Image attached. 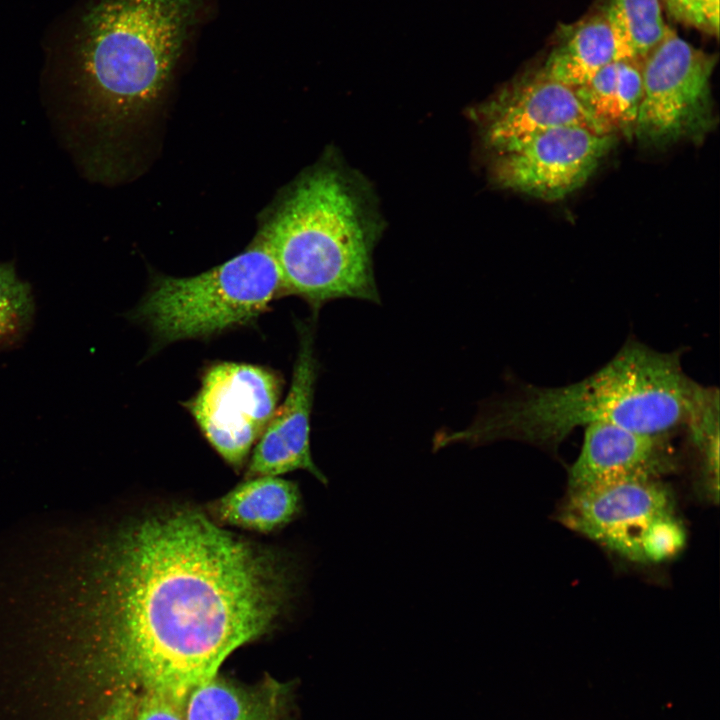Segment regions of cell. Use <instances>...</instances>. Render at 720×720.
Wrapping results in <instances>:
<instances>
[{
	"mask_svg": "<svg viewBox=\"0 0 720 720\" xmlns=\"http://www.w3.org/2000/svg\"><path fill=\"white\" fill-rule=\"evenodd\" d=\"M102 616L119 674L185 703L290 600L286 560L191 506L150 512L109 556Z\"/></svg>",
	"mask_w": 720,
	"mask_h": 720,
	"instance_id": "obj_1",
	"label": "cell"
},
{
	"mask_svg": "<svg viewBox=\"0 0 720 720\" xmlns=\"http://www.w3.org/2000/svg\"><path fill=\"white\" fill-rule=\"evenodd\" d=\"M717 394L684 372L680 352H660L631 339L577 382L519 384L483 402L466 428L436 434L433 448L518 440L554 450L575 429L596 423L671 436L686 429Z\"/></svg>",
	"mask_w": 720,
	"mask_h": 720,
	"instance_id": "obj_2",
	"label": "cell"
},
{
	"mask_svg": "<svg viewBox=\"0 0 720 720\" xmlns=\"http://www.w3.org/2000/svg\"><path fill=\"white\" fill-rule=\"evenodd\" d=\"M201 0H99L75 44L73 135L88 173L104 172L114 143L168 84Z\"/></svg>",
	"mask_w": 720,
	"mask_h": 720,
	"instance_id": "obj_3",
	"label": "cell"
},
{
	"mask_svg": "<svg viewBox=\"0 0 720 720\" xmlns=\"http://www.w3.org/2000/svg\"><path fill=\"white\" fill-rule=\"evenodd\" d=\"M377 234L360 184L325 164L293 186L260 236L277 263L284 293L317 311L340 298L379 303L372 265Z\"/></svg>",
	"mask_w": 720,
	"mask_h": 720,
	"instance_id": "obj_4",
	"label": "cell"
},
{
	"mask_svg": "<svg viewBox=\"0 0 720 720\" xmlns=\"http://www.w3.org/2000/svg\"><path fill=\"white\" fill-rule=\"evenodd\" d=\"M284 293L277 263L260 236L248 249L190 277H160L137 308L162 344L209 337L248 324Z\"/></svg>",
	"mask_w": 720,
	"mask_h": 720,
	"instance_id": "obj_5",
	"label": "cell"
},
{
	"mask_svg": "<svg viewBox=\"0 0 720 720\" xmlns=\"http://www.w3.org/2000/svg\"><path fill=\"white\" fill-rule=\"evenodd\" d=\"M717 56L669 27L641 60L643 94L633 133L649 145L699 141L715 124L711 77Z\"/></svg>",
	"mask_w": 720,
	"mask_h": 720,
	"instance_id": "obj_6",
	"label": "cell"
},
{
	"mask_svg": "<svg viewBox=\"0 0 720 720\" xmlns=\"http://www.w3.org/2000/svg\"><path fill=\"white\" fill-rule=\"evenodd\" d=\"M280 392L269 369L223 362L207 369L187 405L209 444L239 470L276 411Z\"/></svg>",
	"mask_w": 720,
	"mask_h": 720,
	"instance_id": "obj_7",
	"label": "cell"
},
{
	"mask_svg": "<svg viewBox=\"0 0 720 720\" xmlns=\"http://www.w3.org/2000/svg\"><path fill=\"white\" fill-rule=\"evenodd\" d=\"M614 136L582 126L544 131L495 153L493 177L503 188L545 201L561 200L588 181L613 147Z\"/></svg>",
	"mask_w": 720,
	"mask_h": 720,
	"instance_id": "obj_8",
	"label": "cell"
},
{
	"mask_svg": "<svg viewBox=\"0 0 720 720\" xmlns=\"http://www.w3.org/2000/svg\"><path fill=\"white\" fill-rule=\"evenodd\" d=\"M658 480L628 479L569 492L560 520L610 551L643 562L641 542L646 529L675 512L670 492Z\"/></svg>",
	"mask_w": 720,
	"mask_h": 720,
	"instance_id": "obj_9",
	"label": "cell"
},
{
	"mask_svg": "<svg viewBox=\"0 0 720 720\" xmlns=\"http://www.w3.org/2000/svg\"><path fill=\"white\" fill-rule=\"evenodd\" d=\"M485 145L498 153L544 131L582 126L604 133L573 88L538 72L502 89L473 112Z\"/></svg>",
	"mask_w": 720,
	"mask_h": 720,
	"instance_id": "obj_10",
	"label": "cell"
},
{
	"mask_svg": "<svg viewBox=\"0 0 720 720\" xmlns=\"http://www.w3.org/2000/svg\"><path fill=\"white\" fill-rule=\"evenodd\" d=\"M317 371L313 330L304 324L288 395L256 442L245 479L306 470L322 484L328 483L310 450V417Z\"/></svg>",
	"mask_w": 720,
	"mask_h": 720,
	"instance_id": "obj_11",
	"label": "cell"
},
{
	"mask_svg": "<svg viewBox=\"0 0 720 720\" xmlns=\"http://www.w3.org/2000/svg\"><path fill=\"white\" fill-rule=\"evenodd\" d=\"M669 438L607 423L586 426L580 453L569 469V492L628 479H659L676 466Z\"/></svg>",
	"mask_w": 720,
	"mask_h": 720,
	"instance_id": "obj_12",
	"label": "cell"
},
{
	"mask_svg": "<svg viewBox=\"0 0 720 720\" xmlns=\"http://www.w3.org/2000/svg\"><path fill=\"white\" fill-rule=\"evenodd\" d=\"M219 525L270 533L292 522L302 511V497L295 482L279 476L247 478L207 505Z\"/></svg>",
	"mask_w": 720,
	"mask_h": 720,
	"instance_id": "obj_13",
	"label": "cell"
},
{
	"mask_svg": "<svg viewBox=\"0 0 720 720\" xmlns=\"http://www.w3.org/2000/svg\"><path fill=\"white\" fill-rule=\"evenodd\" d=\"M288 691L273 679L244 686L216 675L189 693L185 720H290Z\"/></svg>",
	"mask_w": 720,
	"mask_h": 720,
	"instance_id": "obj_14",
	"label": "cell"
},
{
	"mask_svg": "<svg viewBox=\"0 0 720 720\" xmlns=\"http://www.w3.org/2000/svg\"><path fill=\"white\" fill-rule=\"evenodd\" d=\"M615 60L618 59L613 36L604 14H600L589 16L565 31L537 72L575 89Z\"/></svg>",
	"mask_w": 720,
	"mask_h": 720,
	"instance_id": "obj_15",
	"label": "cell"
},
{
	"mask_svg": "<svg viewBox=\"0 0 720 720\" xmlns=\"http://www.w3.org/2000/svg\"><path fill=\"white\" fill-rule=\"evenodd\" d=\"M574 90L604 133H633L643 94L641 61L615 60Z\"/></svg>",
	"mask_w": 720,
	"mask_h": 720,
	"instance_id": "obj_16",
	"label": "cell"
},
{
	"mask_svg": "<svg viewBox=\"0 0 720 720\" xmlns=\"http://www.w3.org/2000/svg\"><path fill=\"white\" fill-rule=\"evenodd\" d=\"M603 14L618 60L641 61L669 29L660 0H608Z\"/></svg>",
	"mask_w": 720,
	"mask_h": 720,
	"instance_id": "obj_17",
	"label": "cell"
},
{
	"mask_svg": "<svg viewBox=\"0 0 720 720\" xmlns=\"http://www.w3.org/2000/svg\"><path fill=\"white\" fill-rule=\"evenodd\" d=\"M34 297L12 262H0V350L18 343L31 327Z\"/></svg>",
	"mask_w": 720,
	"mask_h": 720,
	"instance_id": "obj_18",
	"label": "cell"
},
{
	"mask_svg": "<svg viewBox=\"0 0 720 720\" xmlns=\"http://www.w3.org/2000/svg\"><path fill=\"white\" fill-rule=\"evenodd\" d=\"M685 539L684 527L675 513L655 520L642 537L643 562L657 563L672 558L682 549Z\"/></svg>",
	"mask_w": 720,
	"mask_h": 720,
	"instance_id": "obj_19",
	"label": "cell"
},
{
	"mask_svg": "<svg viewBox=\"0 0 720 720\" xmlns=\"http://www.w3.org/2000/svg\"><path fill=\"white\" fill-rule=\"evenodd\" d=\"M678 22L711 36L719 34V0H660Z\"/></svg>",
	"mask_w": 720,
	"mask_h": 720,
	"instance_id": "obj_20",
	"label": "cell"
},
{
	"mask_svg": "<svg viewBox=\"0 0 720 720\" xmlns=\"http://www.w3.org/2000/svg\"><path fill=\"white\" fill-rule=\"evenodd\" d=\"M134 720H185L184 703L166 695L144 691Z\"/></svg>",
	"mask_w": 720,
	"mask_h": 720,
	"instance_id": "obj_21",
	"label": "cell"
},
{
	"mask_svg": "<svg viewBox=\"0 0 720 720\" xmlns=\"http://www.w3.org/2000/svg\"><path fill=\"white\" fill-rule=\"evenodd\" d=\"M138 699L131 689L121 690L100 720H134Z\"/></svg>",
	"mask_w": 720,
	"mask_h": 720,
	"instance_id": "obj_22",
	"label": "cell"
}]
</instances>
